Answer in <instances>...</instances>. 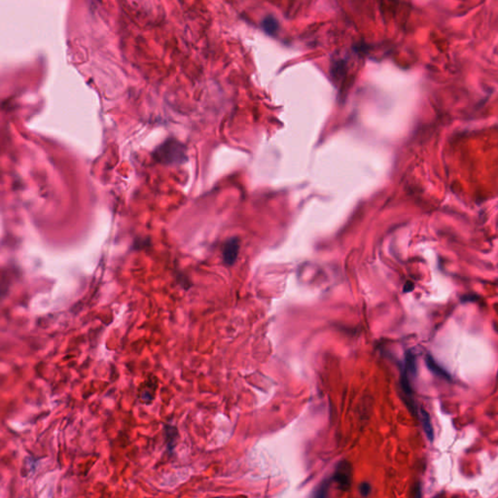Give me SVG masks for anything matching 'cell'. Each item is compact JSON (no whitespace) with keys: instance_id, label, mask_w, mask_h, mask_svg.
<instances>
[{"instance_id":"obj_10","label":"cell","mask_w":498,"mask_h":498,"mask_svg":"<svg viewBox=\"0 0 498 498\" xmlns=\"http://www.w3.org/2000/svg\"><path fill=\"white\" fill-rule=\"evenodd\" d=\"M371 485L369 483H362L360 486H359V492L360 494L363 496V497H367L370 495L371 493Z\"/></svg>"},{"instance_id":"obj_1","label":"cell","mask_w":498,"mask_h":498,"mask_svg":"<svg viewBox=\"0 0 498 498\" xmlns=\"http://www.w3.org/2000/svg\"><path fill=\"white\" fill-rule=\"evenodd\" d=\"M154 157L165 165H179L187 159L184 145L175 139H169L159 146Z\"/></svg>"},{"instance_id":"obj_6","label":"cell","mask_w":498,"mask_h":498,"mask_svg":"<svg viewBox=\"0 0 498 498\" xmlns=\"http://www.w3.org/2000/svg\"><path fill=\"white\" fill-rule=\"evenodd\" d=\"M426 364H427V368L432 372V373L437 374V375H440L444 378H448V379H450V376L448 374V372H446V370H444L442 367H440V365L430 356V355H427L426 358Z\"/></svg>"},{"instance_id":"obj_5","label":"cell","mask_w":498,"mask_h":498,"mask_svg":"<svg viewBox=\"0 0 498 498\" xmlns=\"http://www.w3.org/2000/svg\"><path fill=\"white\" fill-rule=\"evenodd\" d=\"M420 419H421V423H422V425H423V428H424V432L427 436V438L430 440V441H433V436H434V431H433V427H432V424H431V420H430V417L428 415V413L424 410V409H421L420 410Z\"/></svg>"},{"instance_id":"obj_7","label":"cell","mask_w":498,"mask_h":498,"mask_svg":"<svg viewBox=\"0 0 498 498\" xmlns=\"http://www.w3.org/2000/svg\"><path fill=\"white\" fill-rule=\"evenodd\" d=\"M262 27L266 33H268L270 35H274L277 32V30L279 28V25H278V22L275 18L272 17V16H269L263 20Z\"/></svg>"},{"instance_id":"obj_9","label":"cell","mask_w":498,"mask_h":498,"mask_svg":"<svg viewBox=\"0 0 498 498\" xmlns=\"http://www.w3.org/2000/svg\"><path fill=\"white\" fill-rule=\"evenodd\" d=\"M329 484H330V481H325L323 482L319 487L318 489L315 491L313 497L315 498H325L327 496V492H328V487H329Z\"/></svg>"},{"instance_id":"obj_3","label":"cell","mask_w":498,"mask_h":498,"mask_svg":"<svg viewBox=\"0 0 498 498\" xmlns=\"http://www.w3.org/2000/svg\"><path fill=\"white\" fill-rule=\"evenodd\" d=\"M333 480L343 491L349 490L351 482V467L347 461H342L336 468Z\"/></svg>"},{"instance_id":"obj_2","label":"cell","mask_w":498,"mask_h":498,"mask_svg":"<svg viewBox=\"0 0 498 498\" xmlns=\"http://www.w3.org/2000/svg\"><path fill=\"white\" fill-rule=\"evenodd\" d=\"M416 374H417L416 356L414 355V353L409 351V352H407L406 358H405V365H404V368L402 371V376H401V384H402V388H403L406 396L409 399L407 401V404L411 408V410L414 414L417 413V409H416V405L412 399L413 398L412 397V394H413L412 380L416 376Z\"/></svg>"},{"instance_id":"obj_8","label":"cell","mask_w":498,"mask_h":498,"mask_svg":"<svg viewBox=\"0 0 498 498\" xmlns=\"http://www.w3.org/2000/svg\"><path fill=\"white\" fill-rule=\"evenodd\" d=\"M155 390H156V387H153L151 384H145L144 388L141 390L140 398L142 399V401L145 403H150L152 397H153L152 391H155Z\"/></svg>"},{"instance_id":"obj_4","label":"cell","mask_w":498,"mask_h":498,"mask_svg":"<svg viewBox=\"0 0 498 498\" xmlns=\"http://www.w3.org/2000/svg\"><path fill=\"white\" fill-rule=\"evenodd\" d=\"M240 251V241L237 238L229 240L225 244L224 249H223V260L225 264L227 265H233L237 261L238 255Z\"/></svg>"}]
</instances>
